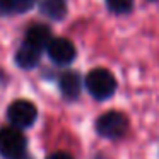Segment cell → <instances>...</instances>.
I'll list each match as a JSON object with an SVG mask.
<instances>
[{
    "instance_id": "1",
    "label": "cell",
    "mask_w": 159,
    "mask_h": 159,
    "mask_svg": "<svg viewBox=\"0 0 159 159\" xmlns=\"http://www.w3.org/2000/svg\"><path fill=\"white\" fill-rule=\"evenodd\" d=\"M86 87L93 98L104 101L116 91V79L106 69H93L86 75Z\"/></svg>"
},
{
    "instance_id": "2",
    "label": "cell",
    "mask_w": 159,
    "mask_h": 159,
    "mask_svg": "<svg viewBox=\"0 0 159 159\" xmlns=\"http://www.w3.org/2000/svg\"><path fill=\"white\" fill-rule=\"evenodd\" d=\"M26 147L28 140L19 128H0V156H4L5 159H19L24 156Z\"/></svg>"
},
{
    "instance_id": "3",
    "label": "cell",
    "mask_w": 159,
    "mask_h": 159,
    "mask_svg": "<svg viewBox=\"0 0 159 159\" xmlns=\"http://www.w3.org/2000/svg\"><path fill=\"white\" fill-rule=\"evenodd\" d=\"M96 130L101 137L115 140V139L123 137L125 132L128 130V120L120 111H106L98 118Z\"/></svg>"
},
{
    "instance_id": "4",
    "label": "cell",
    "mask_w": 159,
    "mask_h": 159,
    "mask_svg": "<svg viewBox=\"0 0 159 159\" xmlns=\"http://www.w3.org/2000/svg\"><path fill=\"white\" fill-rule=\"evenodd\" d=\"M7 118L16 128H28L38 118V110L31 101L26 99H17L9 106L7 110Z\"/></svg>"
},
{
    "instance_id": "5",
    "label": "cell",
    "mask_w": 159,
    "mask_h": 159,
    "mask_svg": "<svg viewBox=\"0 0 159 159\" xmlns=\"http://www.w3.org/2000/svg\"><path fill=\"white\" fill-rule=\"evenodd\" d=\"M48 57L58 65H67L75 60V46L70 39L67 38H52L50 43L46 45Z\"/></svg>"
},
{
    "instance_id": "6",
    "label": "cell",
    "mask_w": 159,
    "mask_h": 159,
    "mask_svg": "<svg viewBox=\"0 0 159 159\" xmlns=\"http://www.w3.org/2000/svg\"><path fill=\"white\" fill-rule=\"evenodd\" d=\"M60 91L67 99H77L82 91V79L75 72H65L60 77Z\"/></svg>"
},
{
    "instance_id": "7",
    "label": "cell",
    "mask_w": 159,
    "mask_h": 159,
    "mask_svg": "<svg viewBox=\"0 0 159 159\" xmlns=\"http://www.w3.org/2000/svg\"><path fill=\"white\" fill-rule=\"evenodd\" d=\"M50 39H52V31H50L48 26L33 24L31 28L28 29V33H26V41L24 43H29V45H33L38 50H45L46 45L50 43Z\"/></svg>"
},
{
    "instance_id": "8",
    "label": "cell",
    "mask_w": 159,
    "mask_h": 159,
    "mask_svg": "<svg viewBox=\"0 0 159 159\" xmlns=\"http://www.w3.org/2000/svg\"><path fill=\"white\" fill-rule=\"evenodd\" d=\"M39 57H41V50L34 48L29 43H24L16 53V63L22 69H33L39 63Z\"/></svg>"
},
{
    "instance_id": "9",
    "label": "cell",
    "mask_w": 159,
    "mask_h": 159,
    "mask_svg": "<svg viewBox=\"0 0 159 159\" xmlns=\"http://www.w3.org/2000/svg\"><path fill=\"white\" fill-rule=\"evenodd\" d=\"M36 0H0V16L7 14H21L33 9Z\"/></svg>"
},
{
    "instance_id": "10",
    "label": "cell",
    "mask_w": 159,
    "mask_h": 159,
    "mask_svg": "<svg viewBox=\"0 0 159 159\" xmlns=\"http://www.w3.org/2000/svg\"><path fill=\"white\" fill-rule=\"evenodd\" d=\"M41 12L46 17L60 21V19H63L67 14V4H65V0H43L41 2Z\"/></svg>"
},
{
    "instance_id": "11",
    "label": "cell",
    "mask_w": 159,
    "mask_h": 159,
    "mask_svg": "<svg viewBox=\"0 0 159 159\" xmlns=\"http://www.w3.org/2000/svg\"><path fill=\"white\" fill-rule=\"evenodd\" d=\"M108 9L115 14H127L134 7V0H106Z\"/></svg>"
},
{
    "instance_id": "12",
    "label": "cell",
    "mask_w": 159,
    "mask_h": 159,
    "mask_svg": "<svg viewBox=\"0 0 159 159\" xmlns=\"http://www.w3.org/2000/svg\"><path fill=\"white\" fill-rule=\"evenodd\" d=\"M46 159H74V157L70 154H67V152H53Z\"/></svg>"
}]
</instances>
